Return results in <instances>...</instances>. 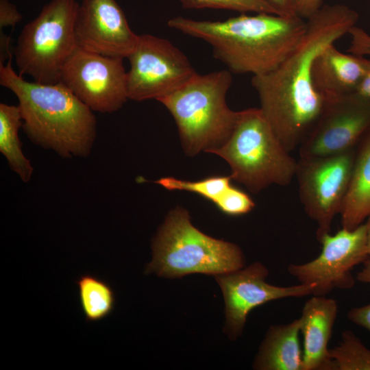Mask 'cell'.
Listing matches in <instances>:
<instances>
[{"label":"cell","instance_id":"6da1fadb","mask_svg":"<svg viewBox=\"0 0 370 370\" xmlns=\"http://www.w3.org/2000/svg\"><path fill=\"white\" fill-rule=\"evenodd\" d=\"M358 19V12L345 5H323L306 19V32L290 55L272 71L252 76L260 108L289 152L299 147L326 104L313 84L315 58Z\"/></svg>","mask_w":370,"mask_h":370},{"label":"cell","instance_id":"7a4b0ae2","mask_svg":"<svg viewBox=\"0 0 370 370\" xmlns=\"http://www.w3.org/2000/svg\"><path fill=\"white\" fill-rule=\"evenodd\" d=\"M169 27L210 45L214 57L231 73L258 76L276 69L295 49L306 29L298 15L256 13L224 21L176 16Z\"/></svg>","mask_w":370,"mask_h":370},{"label":"cell","instance_id":"3957f363","mask_svg":"<svg viewBox=\"0 0 370 370\" xmlns=\"http://www.w3.org/2000/svg\"><path fill=\"white\" fill-rule=\"evenodd\" d=\"M11 59L0 64V84L17 97L27 137L62 158L88 157L97 137L93 111L60 82L25 80L12 69Z\"/></svg>","mask_w":370,"mask_h":370},{"label":"cell","instance_id":"277c9868","mask_svg":"<svg viewBox=\"0 0 370 370\" xmlns=\"http://www.w3.org/2000/svg\"><path fill=\"white\" fill-rule=\"evenodd\" d=\"M232 82L228 70L196 73L180 88L158 100L174 119L188 156L212 153L230 136L238 115L226 103Z\"/></svg>","mask_w":370,"mask_h":370},{"label":"cell","instance_id":"5b68a950","mask_svg":"<svg viewBox=\"0 0 370 370\" xmlns=\"http://www.w3.org/2000/svg\"><path fill=\"white\" fill-rule=\"evenodd\" d=\"M290 153L260 108L239 111L229 138L212 151L228 163L232 179L253 193L273 184L285 186L292 182L297 161Z\"/></svg>","mask_w":370,"mask_h":370},{"label":"cell","instance_id":"8992f818","mask_svg":"<svg viewBox=\"0 0 370 370\" xmlns=\"http://www.w3.org/2000/svg\"><path fill=\"white\" fill-rule=\"evenodd\" d=\"M153 258L145 273L177 278L191 273L221 275L244 267L241 249L210 237L193 225L188 212L171 210L152 241Z\"/></svg>","mask_w":370,"mask_h":370},{"label":"cell","instance_id":"52a82bcc","mask_svg":"<svg viewBox=\"0 0 370 370\" xmlns=\"http://www.w3.org/2000/svg\"><path fill=\"white\" fill-rule=\"evenodd\" d=\"M78 7L76 0H51L24 26L14 49L21 75H29L43 84L60 82L64 65L77 48Z\"/></svg>","mask_w":370,"mask_h":370},{"label":"cell","instance_id":"ba28073f","mask_svg":"<svg viewBox=\"0 0 370 370\" xmlns=\"http://www.w3.org/2000/svg\"><path fill=\"white\" fill-rule=\"evenodd\" d=\"M129 99L158 100L186 84L197 72L187 56L169 40L151 34L138 36L127 58Z\"/></svg>","mask_w":370,"mask_h":370},{"label":"cell","instance_id":"9c48e42d","mask_svg":"<svg viewBox=\"0 0 370 370\" xmlns=\"http://www.w3.org/2000/svg\"><path fill=\"white\" fill-rule=\"evenodd\" d=\"M356 149L331 156L301 159L295 177L306 214L317 225V238L330 233L348 189Z\"/></svg>","mask_w":370,"mask_h":370},{"label":"cell","instance_id":"30bf717a","mask_svg":"<svg viewBox=\"0 0 370 370\" xmlns=\"http://www.w3.org/2000/svg\"><path fill=\"white\" fill-rule=\"evenodd\" d=\"M321 253L302 264H290L288 273L299 284L313 285L312 295L325 296L334 288L350 289L355 284L353 269L370 256L367 242V223L354 230L341 228L336 234L326 233L317 238Z\"/></svg>","mask_w":370,"mask_h":370},{"label":"cell","instance_id":"8fae6325","mask_svg":"<svg viewBox=\"0 0 370 370\" xmlns=\"http://www.w3.org/2000/svg\"><path fill=\"white\" fill-rule=\"evenodd\" d=\"M60 82L92 111L112 113L129 99L123 58L77 47L64 65Z\"/></svg>","mask_w":370,"mask_h":370},{"label":"cell","instance_id":"7c38bea8","mask_svg":"<svg viewBox=\"0 0 370 370\" xmlns=\"http://www.w3.org/2000/svg\"><path fill=\"white\" fill-rule=\"evenodd\" d=\"M369 129L370 103L353 93L326 101L319 118L298 148L299 158L354 150Z\"/></svg>","mask_w":370,"mask_h":370},{"label":"cell","instance_id":"4fadbf2b","mask_svg":"<svg viewBox=\"0 0 370 370\" xmlns=\"http://www.w3.org/2000/svg\"><path fill=\"white\" fill-rule=\"evenodd\" d=\"M268 275L264 264L254 262L247 267L216 275L225 304L226 329L232 338L241 334L247 314L254 308L276 299L312 295L313 285L275 286L266 282Z\"/></svg>","mask_w":370,"mask_h":370},{"label":"cell","instance_id":"5bb4252c","mask_svg":"<svg viewBox=\"0 0 370 370\" xmlns=\"http://www.w3.org/2000/svg\"><path fill=\"white\" fill-rule=\"evenodd\" d=\"M77 47L105 56L127 58L138 36L115 0H82L75 22Z\"/></svg>","mask_w":370,"mask_h":370},{"label":"cell","instance_id":"9a60e30c","mask_svg":"<svg viewBox=\"0 0 370 370\" xmlns=\"http://www.w3.org/2000/svg\"><path fill=\"white\" fill-rule=\"evenodd\" d=\"M338 312L335 299L314 295L304 304L299 320L303 370H336L328 349Z\"/></svg>","mask_w":370,"mask_h":370},{"label":"cell","instance_id":"2e32d148","mask_svg":"<svg viewBox=\"0 0 370 370\" xmlns=\"http://www.w3.org/2000/svg\"><path fill=\"white\" fill-rule=\"evenodd\" d=\"M370 58L341 52L331 45L315 58L312 79L317 91L325 101L354 92L367 69Z\"/></svg>","mask_w":370,"mask_h":370},{"label":"cell","instance_id":"e0dca14e","mask_svg":"<svg viewBox=\"0 0 370 370\" xmlns=\"http://www.w3.org/2000/svg\"><path fill=\"white\" fill-rule=\"evenodd\" d=\"M299 318L271 325L260 345L254 368L260 370H303Z\"/></svg>","mask_w":370,"mask_h":370},{"label":"cell","instance_id":"ac0fdd59","mask_svg":"<svg viewBox=\"0 0 370 370\" xmlns=\"http://www.w3.org/2000/svg\"><path fill=\"white\" fill-rule=\"evenodd\" d=\"M341 226L354 230L370 217V129L358 144L340 214Z\"/></svg>","mask_w":370,"mask_h":370},{"label":"cell","instance_id":"d6986e66","mask_svg":"<svg viewBox=\"0 0 370 370\" xmlns=\"http://www.w3.org/2000/svg\"><path fill=\"white\" fill-rule=\"evenodd\" d=\"M23 120L18 106L0 103V152L14 173L25 183L31 180L34 167L24 155L18 132Z\"/></svg>","mask_w":370,"mask_h":370},{"label":"cell","instance_id":"ffe728a7","mask_svg":"<svg viewBox=\"0 0 370 370\" xmlns=\"http://www.w3.org/2000/svg\"><path fill=\"white\" fill-rule=\"evenodd\" d=\"M82 310L87 322L100 321L113 311L115 293L111 286L92 274H84L77 280Z\"/></svg>","mask_w":370,"mask_h":370},{"label":"cell","instance_id":"44dd1931","mask_svg":"<svg viewBox=\"0 0 370 370\" xmlns=\"http://www.w3.org/2000/svg\"><path fill=\"white\" fill-rule=\"evenodd\" d=\"M336 370H370V349L352 330H344L339 344L329 349Z\"/></svg>","mask_w":370,"mask_h":370},{"label":"cell","instance_id":"7402d4cb","mask_svg":"<svg viewBox=\"0 0 370 370\" xmlns=\"http://www.w3.org/2000/svg\"><path fill=\"white\" fill-rule=\"evenodd\" d=\"M232 180L230 175L213 176L194 182L166 177L155 182L169 190H185L194 193L214 204L232 185Z\"/></svg>","mask_w":370,"mask_h":370},{"label":"cell","instance_id":"603a6c76","mask_svg":"<svg viewBox=\"0 0 370 370\" xmlns=\"http://www.w3.org/2000/svg\"><path fill=\"white\" fill-rule=\"evenodd\" d=\"M185 9H221L282 15L269 0H179ZM284 16V15H283Z\"/></svg>","mask_w":370,"mask_h":370},{"label":"cell","instance_id":"cb8c5ba5","mask_svg":"<svg viewBox=\"0 0 370 370\" xmlns=\"http://www.w3.org/2000/svg\"><path fill=\"white\" fill-rule=\"evenodd\" d=\"M214 204L223 212L233 216L247 214L255 207V203L249 195L232 185Z\"/></svg>","mask_w":370,"mask_h":370},{"label":"cell","instance_id":"d4e9b609","mask_svg":"<svg viewBox=\"0 0 370 370\" xmlns=\"http://www.w3.org/2000/svg\"><path fill=\"white\" fill-rule=\"evenodd\" d=\"M351 42L348 51L357 56H370V35L363 29L354 26L348 33Z\"/></svg>","mask_w":370,"mask_h":370},{"label":"cell","instance_id":"484cf974","mask_svg":"<svg viewBox=\"0 0 370 370\" xmlns=\"http://www.w3.org/2000/svg\"><path fill=\"white\" fill-rule=\"evenodd\" d=\"M22 19V15L15 5L9 0H0V27H14Z\"/></svg>","mask_w":370,"mask_h":370},{"label":"cell","instance_id":"4316f807","mask_svg":"<svg viewBox=\"0 0 370 370\" xmlns=\"http://www.w3.org/2000/svg\"><path fill=\"white\" fill-rule=\"evenodd\" d=\"M349 321L370 332V303L351 308L347 314Z\"/></svg>","mask_w":370,"mask_h":370},{"label":"cell","instance_id":"83f0119b","mask_svg":"<svg viewBox=\"0 0 370 370\" xmlns=\"http://www.w3.org/2000/svg\"><path fill=\"white\" fill-rule=\"evenodd\" d=\"M323 5V0H297L295 14L302 18H308Z\"/></svg>","mask_w":370,"mask_h":370},{"label":"cell","instance_id":"f1b7e54d","mask_svg":"<svg viewBox=\"0 0 370 370\" xmlns=\"http://www.w3.org/2000/svg\"><path fill=\"white\" fill-rule=\"evenodd\" d=\"M353 94L370 103V62Z\"/></svg>","mask_w":370,"mask_h":370},{"label":"cell","instance_id":"f546056e","mask_svg":"<svg viewBox=\"0 0 370 370\" xmlns=\"http://www.w3.org/2000/svg\"><path fill=\"white\" fill-rule=\"evenodd\" d=\"M284 16L297 15L295 7L297 0H269Z\"/></svg>","mask_w":370,"mask_h":370},{"label":"cell","instance_id":"4dcf8cb0","mask_svg":"<svg viewBox=\"0 0 370 370\" xmlns=\"http://www.w3.org/2000/svg\"><path fill=\"white\" fill-rule=\"evenodd\" d=\"M362 269L357 273L356 280L370 285V257L363 263Z\"/></svg>","mask_w":370,"mask_h":370},{"label":"cell","instance_id":"1f68e13d","mask_svg":"<svg viewBox=\"0 0 370 370\" xmlns=\"http://www.w3.org/2000/svg\"><path fill=\"white\" fill-rule=\"evenodd\" d=\"M367 223V242L369 256H370V217L366 222Z\"/></svg>","mask_w":370,"mask_h":370}]
</instances>
